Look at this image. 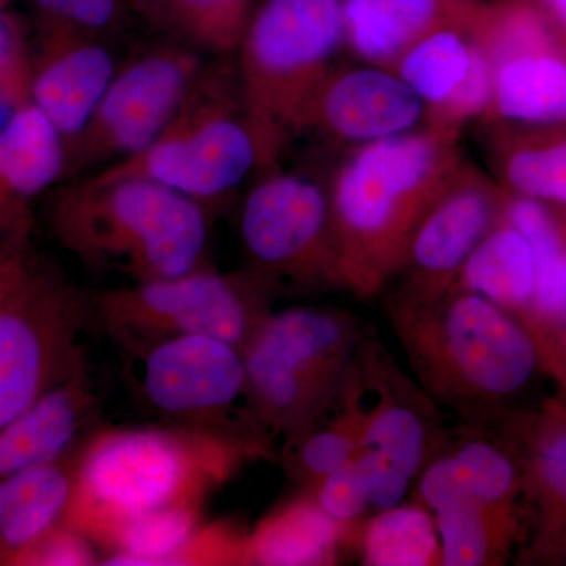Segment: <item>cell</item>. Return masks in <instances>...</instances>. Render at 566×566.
Masks as SVG:
<instances>
[{"instance_id":"obj_5","label":"cell","mask_w":566,"mask_h":566,"mask_svg":"<svg viewBox=\"0 0 566 566\" xmlns=\"http://www.w3.org/2000/svg\"><path fill=\"white\" fill-rule=\"evenodd\" d=\"M368 335L335 308L273 311L243 349L245 401L264 433L285 441L329 416Z\"/></svg>"},{"instance_id":"obj_32","label":"cell","mask_w":566,"mask_h":566,"mask_svg":"<svg viewBox=\"0 0 566 566\" xmlns=\"http://www.w3.org/2000/svg\"><path fill=\"white\" fill-rule=\"evenodd\" d=\"M102 560L91 539L61 524L21 551L11 566H92L102 565Z\"/></svg>"},{"instance_id":"obj_4","label":"cell","mask_w":566,"mask_h":566,"mask_svg":"<svg viewBox=\"0 0 566 566\" xmlns=\"http://www.w3.org/2000/svg\"><path fill=\"white\" fill-rule=\"evenodd\" d=\"M59 241L85 266L129 283L207 268L210 230L202 203L145 178L88 177L54 211Z\"/></svg>"},{"instance_id":"obj_10","label":"cell","mask_w":566,"mask_h":566,"mask_svg":"<svg viewBox=\"0 0 566 566\" xmlns=\"http://www.w3.org/2000/svg\"><path fill=\"white\" fill-rule=\"evenodd\" d=\"M132 357L139 365L142 400L167 423L273 441L249 411L243 352L237 346L207 335H181Z\"/></svg>"},{"instance_id":"obj_19","label":"cell","mask_w":566,"mask_h":566,"mask_svg":"<svg viewBox=\"0 0 566 566\" xmlns=\"http://www.w3.org/2000/svg\"><path fill=\"white\" fill-rule=\"evenodd\" d=\"M349 532L324 512L314 495L300 490L248 532L244 565H334L349 547Z\"/></svg>"},{"instance_id":"obj_15","label":"cell","mask_w":566,"mask_h":566,"mask_svg":"<svg viewBox=\"0 0 566 566\" xmlns=\"http://www.w3.org/2000/svg\"><path fill=\"white\" fill-rule=\"evenodd\" d=\"M360 389L374 398L364 400L363 449L376 450L412 482L442 449L447 438L439 406L422 386L400 370L370 333L359 353Z\"/></svg>"},{"instance_id":"obj_2","label":"cell","mask_w":566,"mask_h":566,"mask_svg":"<svg viewBox=\"0 0 566 566\" xmlns=\"http://www.w3.org/2000/svg\"><path fill=\"white\" fill-rule=\"evenodd\" d=\"M463 161L460 133L430 125L349 151L327 188L338 289L363 300L389 289Z\"/></svg>"},{"instance_id":"obj_34","label":"cell","mask_w":566,"mask_h":566,"mask_svg":"<svg viewBox=\"0 0 566 566\" xmlns=\"http://www.w3.org/2000/svg\"><path fill=\"white\" fill-rule=\"evenodd\" d=\"M354 460L363 472L368 502L375 513L403 504L412 480L400 469L395 468L381 453L371 449L360 450Z\"/></svg>"},{"instance_id":"obj_25","label":"cell","mask_w":566,"mask_h":566,"mask_svg":"<svg viewBox=\"0 0 566 566\" xmlns=\"http://www.w3.org/2000/svg\"><path fill=\"white\" fill-rule=\"evenodd\" d=\"M363 427V389L356 364L333 417L326 416L303 433L283 441L281 460L286 474L300 490H314L324 476L345 468L360 452Z\"/></svg>"},{"instance_id":"obj_7","label":"cell","mask_w":566,"mask_h":566,"mask_svg":"<svg viewBox=\"0 0 566 566\" xmlns=\"http://www.w3.org/2000/svg\"><path fill=\"white\" fill-rule=\"evenodd\" d=\"M274 294V286L255 271L226 274L202 268L161 281L126 283L99 294L92 311L129 356L181 335H207L243 352L273 314Z\"/></svg>"},{"instance_id":"obj_1","label":"cell","mask_w":566,"mask_h":566,"mask_svg":"<svg viewBox=\"0 0 566 566\" xmlns=\"http://www.w3.org/2000/svg\"><path fill=\"white\" fill-rule=\"evenodd\" d=\"M273 447L271 439L174 423L95 428L82 442L63 524L91 539L104 557L142 517L207 509L245 464L274 458Z\"/></svg>"},{"instance_id":"obj_33","label":"cell","mask_w":566,"mask_h":566,"mask_svg":"<svg viewBox=\"0 0 566 566\" xmlns=\"http://www.w3.org/2000/svg\"><path fill=\"white\" fill-rule=\"evenodd\" d=\"M248 532L226 521L205 523L174 557L172 566L180 565H244Z\"/></svg>"},{"instance_id":"obj_21","label":"cell","mask_w":566,"mask_h":566,"mask_svg":"<svg viewBox=\"0 0 566 566\" xmlns=\"http://www.w3.org/2000/svg\"><path fill=\"white\" fill-rule=\"evenodd\" d=\"M81 446L51 463L0 480V566H11L21 551L63 524Z\"/></svg>"},{"instance_id":"obj_35","label":"cell","mask_w":566,"mask_h":566,"mask_svg":"<svg viewBox=\"0 0 566 566\" xmlns=\"http://www.w3.org/2000/svg\"><path fill=\"white\" fill-rule=\"evenodd\" d=\"M48 13L74 25L76 31L92 32L114 20L117 0H35Z\"/></svg>"},{"instance_id":"obj_11","label":"cell","mask_w":566,"mask_h":566,"mask_svg":"<svg viewBox=\"0 0 566 566\" xmlns=\"http://www.w3.org/2000/svg\"><path fill=\"white\" fill-rule=\"evenodd\" d=\"M241 240L251 270L275 290L338 289L329 196L311 178L268 170L245 197Z\"/></svg>"},{"instance_id":"obj_23","label":"cell","mask_w":566,"mask_h":566,"mask_svg":"<svg viewBox=\"0 0 566 566\" xmlns=\"http://www.w3.org/2000/svg\"><path fill=\"white\" fill-rule=\"evenodd\" d=\"M430 512L441 538L444 566L505 564L526 535L523 513L493 509L463 493L439 499Z\"/></svg>"},{"instance_id":"obj_9","label":"cell","mask_w":566,"mask_h":566,"mask_svg":"<svg viewBox=\"0 0 566 566\" xmlns=\"http://www.w3.org/2000/svg\"><path fill=\"white\" fill-rule=\"evenodd\" d=\"M91 312L70 283L29 270L0 296V428L87 363Z\"/></svg>"},{"instance_id":"obj_36","label":"cell","mask_w":566,"mask_h":566,"mask_svg":"<svg viewBox=\"0 0 566 566\" xmlns=\"http://www.w3.org/2000/svg\"><path fill=\"white\" fill-rule=\"evenodd\" d=\"M25 270L28 268L24 266L20 259L6 256L0 253V296L24 274Z\"/></svg>"},{"instance_id":"obj_22","label":"cell","mask_w":566,"mask_h":566,"mask_svg":"<svg viewBox=\"0 0 566 566\" xmlns=\"http://www.w3.org/2000/svg\"><path fill=\"white\" fill-rule=\"evenodd\" d=\"M455 286L493 301L523 324L535 340L534 252L526 238L504 218L471 253Z\"/></svg>"},{"instance_id":"obj_8","label":"cell","mask_w":566,"mask_h":566,"mask_svg":"<svg viewBox=\"0 0 566 566\" xmlns=\"http://www.w3.org/2000/svg\"><path fill=\"white\" fill-rule=\"evenodd\" d=\"M202 70L180 111L144 150L93 177L145 178L199 203L221 199L260 169L259 148L241 106L238 82Z\"/></svg>"},{"instance_id":"obj_31","label":"cell","mask_w":566,"mask_h":566,"mask_svg":"<svg viewBox=\"0 0 566 566\" xmlns=\"http://www.w3.org/2000/svg\"><path fill=\"white\" fill-rule=\"evenodd\" d=\"M308 493L314 495L327 515L349 531L364 523L365 515L371 510L364 475L356 460L324 476Z\"/></svg>"},{"instance_id":"obj_27","label":"cell","mask_w":566,"mask_h":566,"mask_svg":"<svg viewBox=\"0 0 566 566\" xmlns=\"http://www.w3.org/2000/svg\"><path fill=\"white\" fill-rule=\"evenodd\" d=\"M354 545L368 566L442 565L433 513L416 501L365 520L357 528Z\"/></svg>"},{"instance_id":"obj_13","label":"cell","mask_w":566,"mask_h":566,"mask_svg":"<svg viewBox=\"0 0 566 566\" xmlns=\"http://www.w3.org/2000/svg\"><path fill=\"white\" fill-rule=\"evenodd\" d=\"M509 196L474 164L461 163L417 227L395 296L430 300L452 290L476 245L504 218Z\"/></svg>"},{"instance_id":"obj_3","label":"cell","mask_w":566,"mask_h":566,"mask_svg":"<svg viewBox=\"0 0 566 566\" xmlns=\"http://www.w3.org/2000/svg\"><path fill=\"white\" fill-rule=\"evenodd\" d=\"M386 315L424 392L468 427L491 430L545 371L526 327L471 290L430 300L387 294Z\"/></svg>"},{"instance_id":"obj_14","label":"cell","mask_w":566,"mask_h":566,"mask_svg":"<svg viewBox=\"0 0 566 566\" xmlns=\"http://www.w3.org/2000/svg\"><path fill=\"white\" fill-rule=\"evenodd\" d=\"M520 468L526 536L520 560L566 564V398H551L528 415H509L493 427Z\"/></svg>"},{"instance_id":"obj_20","label":"cell","mask_w":566,"mask_h":566,"mask_svg":"<svg viewBox=\"0 0 566 566\" xmlns=\"http://www.w3.org/2000/svg\"><path fill=\"white\" fill-rule=\"evenodd\" d=\"M468 21L449 0L344 2V33L349 50L368 65L387 70L428 33Z\"/></svg>"},{"instance_id":"obj_30","label":"cell","mask_w":566,"mask_h":566,"mask_svg":"<svg viewBox=\"0 0 566 566\" xmlns=\"http://www.w3.org/2000/svg\"><path fill=\"white\" fill-rule=\"evenodd\" d=\"M170 29L211 54H234L248 28V0H148Z\"/></svg>"},{"instance_id":"obj_28","label":"cell","mask_w":566,"mask_h":566,"mask_svg":"<svg viewBox=\"0 0 566 566\" xmlns=\"http://www.w3.org/2000/svg\"><path fill=\"white\" fill-rule=\"evenodd\" d=\"M468 25V24H464ZM479 48L460 25L438 29L412 44L392 70L422 98L428 111L441 107L471 76Z\"/></svg>"},{"instance_id":"obj_12","label":"cell","mask_w":566,"mask_h":566,"mask_svg":"<svg viewBox=\"0 0 566 566\" xmlns=\"http://www.w3.org/2000/svg\"><path fill=\"white\" fill-rule=\"evenodd\" d=\"M196 52L161 48L117 70L84 132L69 144V163L77 167L122 161L151 144L167 128L197 77Z\"/></svg>"},{"instance_id":"obj_16","label":"cell","mask_w":566,"mask_h":566,"mask_svg":"<svg viewBox=\"0 0 566 566\" xmlns=\"http://www.w3.org/2000/svg\"><path fill=\"white\" fill-rule=\"evenodd\" d=\"M427 106L392 70L333 69L305 107L301 132H316L353 147L415 132Z\"/></svg>"},{"instance_id":"obj_18","label":"cell","mask_w":566,"mask_h":566,"mask_svg":"<svg viewBox=\"0 0 566 566\" xmlns=\"http://www.w3.org/2000/svg\"><path fill=\"white\" fill-rule=\"evenodd\" d=\"M31 81V102L65 137L84 132L115 73L114 55L87 32L63 33Z\"/></svg>"},{"instance_id":"obj_6","label":"cell","mask_w":566,"mask_h":566,"mask_svg":"<svg viewBox=\"0 0 566 566\" xmlns=\"http://www.w3.org/2000/svg\"><path fill=\"white\" fill-rule=\"evenodd\" d=\"M342 41L344 0H268L249 20L234 54L260 169H273L286 142L301 132L305 107L333 70Z\"/></svg>"},{"instance_id":"obj_24","label":"cell","mask_w":566,"mask_h":566,"mask_svg":"<svg viewBox=\"0 0 566 566\" xmlns=\"http://www.w3.org/2000/svg\"><path fill=\"white\" fill-rule=\"evenodd\" d=\"M483 120L549 125L566 120V57L560 46L521 52L494 65Z\"/></svg>"},{"instance_id":"obj_37","label":"cell","mask_w":566,"mask_h":566,"mask_svg":"<svg viewBox=\"0 0 566 566\" xmlns=\"http://www.w3.org/2000/svg\"><path fill=\"white\" fill-rule=\"evenodd\" d=\"M14 57L13 36L9 25L0 20V69Z\"/></svg>"},{"instance_id":"obj_38","label":"cell","mask_w":566,"mask_h":566,"mask_svg":"<svg viewBox=\"0 0 566 566\" xmlns=\"http://www.w3.org/2000/svg\"><path fill=\"white\" fill-rule=\"evenodd\" d=\"M549 3L554 11H556L558 20H560L562 24L566 28V0H549Z\"/></svg>"},{"instance_id":"obj_17","label":"cell","mask_w":566,"mask_h":566,"mask_svg":"<svg viewBox=\"0 0 566 566\" xmlns=\"http://www.w3.org/2000/svg\"><path fill=\"white\" fill-rule=\"evenodd\" d=\"M99 398L87 363L0 428V480L69 455L95 430Z\"/></svg>"},{"instance_id":"obj_26","label":"cell","mask_w":566,"mask_h":566,"mask_svg":"<svg viewBox=\"0 0 566 566\" xmlns=\"http://www.w3.org/2000/svg\"><path fill=\"white\" fill-rule=\"evenodd\" d=\"M69 163L65 137L28 103L0 133V200L28 199L61 177Z\"/></svg>"},{"instance_id":"obj_29","label":"cell","mask_w":566,"mask_h":566,"mask_svg":"<svg viewBox=\"0 0 566 566\" xmlns=\"http://www.w3.org/2000/svg\"><path fill=\"white\" fill-rule=\"evenodd\" d=\"M493 153L506 191L566 208V137L516 139L497 134Z\"/></svg>"}]
</instances>
